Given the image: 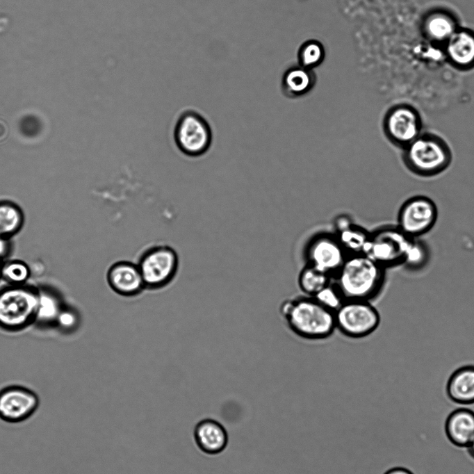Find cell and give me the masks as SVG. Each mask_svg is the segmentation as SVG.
Masks as SVG:
<instances>
[{"label":"cell","mask_w":474,"mask_h":474,"mask_svg":"<svg viewBox=\"0 0 474 474\" xmlns=\"http://www.w3.org/2000/svg\"><path fill=\"white\" fill-rule=\"evenodd\" d=\"M279 313L288 328L304 339H325L336 329L334 311L312 296L304 295L284 300Z\"/></svg>","instance_id":"obj_1"},{"label":"cell","mask_w":474,"mask_h":474,"mask_svg":"<svg viewBox=\"0 0 474 474\" xmlns=\"http://www.w3.org/2000/svg\"><path fill=\"white\" fill-rule=\"evenodd\" d=\"M386 270L367 254H348L333 282L345 300L371 301L384 286Z\"/></svg>","instance_id":"obj_2"},{"label":"cell","mask_w":474,"mask_h":474,"mask_svg":"<svg viewBox=\"0 0 474 474\" xmlns=\"http://www.w3.org/2000/svg\"><path fill=\"white\" fill-rule=\"evenodd\" d=\"M402 159L406 168L420 177H433L446 171L452 161L449 144L439 135L423 131L403 148Z\"/></svg>","instance_id":"obj_3"},{"label":"cell","mask_w":474,"mask_h":474,"mask_svg":"<svg viewBox=\"0 0 474 474\" xmlns=\"http://www.w3.org/2000/svg\"><path fill=\"white\" fill-rule=\"evenodd\" d=\"M145 290L165 288L175 279L179 268L177 252L170 245L156 243L142 250L136 261Z\"/></svg>","instance_id":"obj_4"},{"label":"cell","mask_w":474,"mask_h":474,"mask_svg":"<svg viewBox=\"0 0 474 474\" xmlns=\"http://www.w3.org/2000/svg\"><path fill=\"white\" fill-rule=\"evenodd\" d=\"M38 288L25 284L0 290V327L9 332L22 330L35 322Z\"/></svg>","instance_id":"obj_5"},{"label":"cell","mask_w":474,"mask_h":474,"mask_svg":"<svg viewBox=\"0 0 474 474\" xmlns=\"http://www.w3.org/2000/svg\"><path fill=\"white\" fill-rule=\"evenodd\" d=\"M416 238L395 225H386L371 232L366 254L385 269L405 265Z\"/></svg>","instance_id":"obj_6"},{"label":"cell","mask_w":474,"mask_h":474,"mask_svg":"<svg viewBox=\"0 0 474 474\" xmlns=\"http://www.w3.org/2000/svg\"><path fill=\"white\" fill-rule=\"evenodd\" d=\"M336 329L351 338H361L379 326L381 316L371 301L345 300L334 311Z\"/></svg>","instance_id":"obj_7"},{"label":"cell","mask_w":474,"mask_h":474,"mask_svg":"<svg viewBox=\"0 0 474 474\" xmlns=\"http://www.w3.org/2000/svg\"><path fill=\"white\" fill-rule=\"evenodd\" d=\"M174 138L179 149L185 155H204L212 143L211 128L206 118L197 111L188 110L177 119Z\"/></svg>","instance_id":"obj_8"},{"label":"cell","mask_w":474,"mask_h":474,"mask_svg":"<svg viewBox=\"0 0 474 474\" xmlns=\"http://www.w3.org/2000/svg\"><path fill=\"white\" fill-rule=\"evenodd\" d=\"M382 129L387 140L401 149L424 131L420 113L406 104L396 105L387 111L383 117Z\"/></svg>","instance_id":"obj_9"},{"label":"cell","mask_w":474,"mask_h":474,"mask_svg":"<svg viewBox=\"0 0 474 474\" xmlns=\"http://www.w3.org/2000/svg\"><path fill=\"white\" fill-rule=\"evenodd\" d=\"M438 219L435 202L425 195H414L399 209L396 225L404 234L419 238L432 229Z\"/></svg>","instance_id":"obj_10"},{"label":"cell","mask_w":474,"mask_h":474,"mask_svg":"<svg viewBox=\"0 0 474 474\" xmlns=\"http://www.w3.org/2000/svg\"><path fill=\"white\" fill-rule=\"evenodd\" d=\"M348 255L334 233L316 234L307 242L303 252L305 264L332 277Z\"/></svg>","instance_id":"obj_11"},{"label":"cell","mask_w":474,"mask_h":474,"mask_svg":"<svg viewBox=\"0 0 474 474\" xmlns=\"http://www.w3.org/2000/svg\"><path fill=\"white\" fill-rule=\"evenodd\" d=\"M40 399L31 389L20 385H9L0 390V419L8 423H19L31 418L38 410Z\"/></svg>","instance_id":"obj_12"},{"label":"cell","mask_w":474,"mask_h":474,"mask_svg":"<svg viewBox=\"0 0 474 474\" xmlns=\"http://www.w3.org/2000/svg\"><path fill=\"white\" fill-rule=\"evenodd\" d=\"M106 278L110 288L122 297H134L145 290L136 262L120 260L113 263L106 271Z\"/></svg>","instance_id":"obj_13"},{"label":"cell","mask_w":474,"mask_h":474,"mask_svg":"<svg viewBox=\"0 0 474 474\" xmlns=\"http://www.w3.org/2000/svg\"><path fill=\"white\" fill-rule=\"evenodd\" d=\"M334 227V234L348 254H366L370 245L371 232L355 224L346 217L337 218Z\"/></svg>","instance_id":"obj_14"},{"label":"cell","mask_w":474,"mask_h":474,"mask_svg":"<svg viewBox=\"0 0 474 474\" xmlns=\"http://www.w3.org/2000/svg\"><path fill=\"white\" fill-rule=\"evenodd\" d=\"M194 437L199 448L209 455H216L226 448L228 436L224 427L212 419H204L195 427Z\"/></svg>","instance_id":"obj_15"},{"label":"cell","mask_w":474,"mask_h":474,"mask_svg":"<svg viewBox=\"0 0 474 474\" xmlns=\"http://www.w3.org/2000/svg\"><path fill=\"white\" fill-rule=\"evenodd\" d=\"M445 429L455 446L468 447L474 439V412L464 408L455 410L448 417Z\"/></svg>","instance_id":"obj_16"},{"label":"cell","mask_w":474,"mask_h":474,"mask_svg":"<svg viewBox=\"0 0 474 474\" xmlns=\"http://www.w3.org/2000/svg\"><path fill=\"white\" fill-rule=\"evenodd\" d=\"M446 391L448 397L456 403H474V366H464L453 372L448 381Z\"/></svg>","instance_id":"obj_17"},{"label":"cell","mask_w":474,"mask_h":474,"mask_svg":"<svg viewBox=\"0 0 474 474\" xmlns=\"http://www.w3.org/2000/svg\"><path fill=\"white\" fill-rule=\"evenodd\" d=\"M63 307L60 297L54 291L46 288H38L34 323L42 326L54 325Z\"/></svg>","instance_id":"obj_18"},{"label":"cell","mask_w":474,"mask_h":474,"mask_svg":"<svg viewBox=\"0 0 474 474\" xmlns=\"http://www.w3.org/2000/svg\"><path fill=\"white\" fill-rule=\"evenodd\" d=\"M448 52L457 64H471L474 62V37L466 32L455 33L448 40Z\"/></svg>","instance_id":"obj_19"},{"label":"cell","mask_w":474,"mask_h":474,"mask_svg":"<svg viewBox=\"0 0 474 474\" xmlns=\"http://www.w3.org/2000/svg\"><path fill=\"white\" fill-rule=\"evenodd\" d=\"M332 280V276L311 265L304 264L298 275L297 285L304 295L313 296L330 284Z\"/></svg>","instance_id":"obj_20"},{"label":"cell","mask_w":474,"mask_h":474,"mask_svg":"<svg viewBox=\"0 0 474 474\" xmlns=\"http://www.w3.org/2000/svg\"><path fill=\"white\" fill-rule=\"evenodd\" d=\"M311 73L304 67L289 70L284 78V88L291 96H300L307 93L313 84Z\"/></svg>","instance_id":"obj_21"},{"label":"cell","mask_w":474,"mask_h":474,"mask_svg":"<svg viewBox=\"0 0 474 474\" xmlns=\"http://www.w3.org/2000/svg\"><path fill=\"white\" fill-rule=\"evenodd\" d=\"M30 277L31 269L23 261L14 259L1 263V279L9 286L27 284Z\"/></svg>","instance_id":"obj_22"},{"label":"cell","mask_w":474,"mask_h":474,"mask_svg":"<svg viewBox=\"0 0 474 474\" xmlns=\"http://www.w3.org/2000/svg\"><path fill=\"white\" fill-rule=\"evenodd\" d=\"M425 28L431 38L438 40H448L455 33L453 22L442 14L430 17L426 22Z\"/></svg>","instance_id":"obj_23"},{"label":"cell","mask_w":474,"mask_h":474,"mask_svg":"<svg viewBox=\"0 0 474 474\" xmlns=\"http://www.w3.org/2000/svg\"><path fill=\"white\" fill-rule=\"evenodd\" d=\"M21 224V213L16 207L0 204V236L8 238L18 231Z\"/></svg>","instance_id":"obj_24"},{"label":"cell","mask_w":474,"mask_h":474,"mask_svg":"<svg viewBox=\"0 0 474 474\" xmlns=\"http://www.w3.org/2000/svg\"><path fill=\"white\" fill-rule=\"evenodd\" d=\"M313 297L327 308L335 311L345 300L332 281L316 293Z\"/></svg>","instance_id":"obj_25"},{"label":"cell","mask_w":474,"mask_h":474,"mask_svg":"<svg viewBox=\"0 0 474 474\" xmlns=\"http://www.w3.org/2000/svg\"><path fill=\"white\" fill-rule=\"evenodd\" d=\"M324 51L322 47L316 42L304 44L300 51V61L302 67L309 68L318 65L322 60Z\"/></svg>","instance_id":"obj_26"},{"label":"cell","mask_w":474,"mask_h":474,"mask_svg":"<svg viewBox=\"0 0 474 474\" xmlns=\"http://www.w3.org/2000/svg\"><path fill=\"white\" fill-rule=\"evenodd\" d=\"M79 324V316L77 312L72 308L63 307L60 311L55 325L63 332H72Z\"/></svg>","instance_id":"obj_27"},{"label":"cell","mask_w":474,"mask_h":474,"mask_svg":"<svg viewBox=\"0 0 474 474\" xmlns=\"http://www.w3.org/2000/svg\"><path fill=\"white\" fill-rule=\"evenodd\" d=\"M10 252V244L7 238L0 236V263L6 261Z\"/></svg>","instance_id":"obj_28"},{"label":"cell","mask_w":474,"mask_h":474,"mask_svg":"<svg viewBox=\"0 0 474 474\" xmlns=\"http://www.w3.org/2000/svg\"><path fill=\"white\" fill-rule=\"evenodd\" d=\"M385 474H413L410 471L404 468H394L388 471Z\"/></svg>","instance_id":"obj_29"},{"label":"cell","mask_w":474,"mask_h":474,"mask_svg":"<svg viewBox=\"0 0 474 474\" xmlns=\"http://www.w3.org/2000/svg\"><path fill=\"white\" fill-rule=\"evenodd\" d=\"M468 452L469 455L474 459V439L472 441L471 444L468 446Z\"/></svg>","instance_id":"obj_30"},{"label":"cell","mask_w":474,"mask_h":474,"mask_svg":"<svg viewBox=\"0 0 474 474\" xmlns=\"http://www.w3.org/2000/svg\"><path fill=\"white\" fill-rule=\"evenodd\" d=\"M1 263H0V280H1Z\"/></svg>","instance_id":"obj_31"}]
</instances>
